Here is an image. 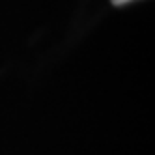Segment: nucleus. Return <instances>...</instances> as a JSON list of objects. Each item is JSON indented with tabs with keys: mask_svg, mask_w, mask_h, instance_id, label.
Returning a JSON list of instances; mask_svg holds the SVG:
<instances>
[{
	"mask_svg": "<svg viewBox=\"0 0 155 155\" xmlns=\"http://www.w3.org/2000/svg\"><path fill=\"white\" fill-rule=\"evenodd\" d=\"M127 2H133V0H112L114 6H124V4H127Z\"/></svg>",
	"mask_w": 155,
	"mask_h": 155,
	"instance_id": "1",
	"label": "nucleus"
}]
</instances>
